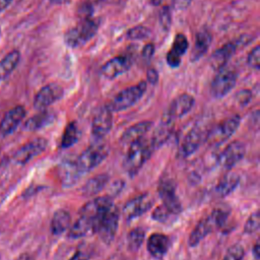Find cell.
I'll return each instance as SVG.
<instances>
[{
  "label": "cell",
  "mask_w": 260,
  "mask_h": 260,
  "mask_svg": "<svg viewBox=\"0 0 260 260\" xmlns=\"http://www.w3.org/2000/svg\"><path fill=\"white\" fill-rule=\"evenodd\" d=\"M172 213L165 207V205H159L157 206L153 211H152V214H151V217L152 219H154L155 221H158V222H166L169 218H170V215Z\"/></svg>",
  "instance_id": "8d00e7d4"
},
{
  "label": "cell",
  "mask_w": 260,
  "mask_h": 260,
  "mask_svg": "<svg viewBox=\"0 0 260 260\" xmlns=\"http://www.w3.org/2000/svg\"><path fill=\"white\" fill-rule=\"evenodd\" d=\"M100 1H103V0H88V2H90V3H93V2H100Z\"/></svg>",
  "instance_id": "f907efd6"
},
{
  "label": "cell",
  "mask_w": 260,
  "mask_h": 260,
  "mask_svg": "<svg viewBox=\"0 0 260 260\" xmlns=\"http://www.w3.org/2000/svg\"><path fill=\"white\" fill-rule=\"evenodd\" d=\"M149 35H150L149 28L144 25L133 26L127 31V38L130 40H143V39H146Z\"/></svg>",
  "instance_id": "e575fe53"
},
{
  "label": "cell",
  "mask_w": 260,
  "mask_h": 260,
  "mask_svg": "<svg viewBox=\"0 0 260 260\" xmlns=\"http://www.w3.org/2000/svg\"><path fill=\"white\" fill-rule=\"evenodd\" d=\"M153 147L151 146L150 140L142 137L131 144H129V149L125 156L123 166L125 171L129 176H135L143 165L150 157Z\"/></svg>",
  "instance_id": "6da1fadb"
},
{
  "label": "cell",
  "mask_w": 260,
  "mask_h": 260,
  "mask_svg": "<svg viewBox=\"0 0 260 260\" xmlns=\"http://www.w3.org/2000/svg\"><path fill=\"white\" fill-rule=\"evenodd\" d=\"M94 218L85 213H79L78 218L69 228L68 237L70 239L83 238L89 234H94Z\"/></svg>",
  "instance_id": "ffe728a7"
},
{
  "label": "cell",
  "mask_w": 260,
  "mask_h": 260,
  "mask_svg": "<svg viewBox=\"0 0 260 260\" xmlns=\"http://www.w3.org/2000/svg\"><path fill=\"white\" fill-rule=\"evenodd\" d=\"M152 127L151 121H141L127 128L121 136V142L123 144H131L132 142L144 137V135Z\"/></svg>",
  "instance_id": "484cf974"
},
{
  "label": "cell",
  "mask_w": 260,
  "mask_h": 260,
  "mask_svg": "<svg viewBox=\"0 0 260 260\" xmlns=\"http://www.w3.org/2000/svg\"><path fill=\"white\" fill-rule=\"evenodd\" d=\"M245 251L242 245L235 244L232 245L225 252L222 260H243Z\"/></svg>",
  "instance_id": "836d02e7"
},
{
  "label": "cell",
  "mask_w": 260,
  "mask_h": 260,
  "mask_svg": "<svg viewBox=\"0 0 260 260\" xmlns=\"http://www.w3.org/2000/svg\"><path fill=\"white\" fill-rule=\"evenodd\" d=\"M50 1L54 4H64V3H68L70 0H50Z\"/></svg>",
  "instance_id": "c3c4849f"
},
{
  "label": "cell",
  "mask_w": 260,
  "mask_h": 260,
  "mask_svg": "<svg viewBox=\"0 0 260 260\" xmlns=\"http://www.w3.org/2000/svg\"><path fill=\"white\" fill-rule=\"evenodd\" d=\"M158 80V73L154 68L147 70V81L151 84H155Z\"/></svg>",
  "instance_id": "ee69618b"
},
{
  "label": "cell",
  "mask_w": 260,
  "mask_h": 260,
  "mask_svg": "<svg viewBox=\"0 0 260 260\" xmlns=\"http://www.w3.org/2000/svg\"><path fill=\"white\" fill-rule=\"evenodd\" d=\"M71 225V215L65 209H58L54 212L51 220V233L53 235L64 234Z\"/></svg>",
  "instance_id": "f1b7e54d"
},
{
  "label": "cell",
  "mask_w": 260,
  "mask_h": 260,
  "mask_svg": "<svg viewBox=\"0 0 260 260\" xmlns=\"http://www.w3.org/2000/svg\"><path fill=\"white\" fill-rule=\"evenodd\" d=\"M260 47L257 45L256 47H254L252 49V51L249 53L248 58H247V63L250 67H252L253 69L258 70L260 67Z\"/></svg>",
  "instance_id": "74e56055"
},
{
  "label": "cell",
  "mask_w": 260,
  "mask_h": 260,
  "mask_svg": "<svg viewBox=\"0 0 260 260\" xmlns=\"http://www.w3.org/2000/svg\"><path fill=\"white\" fill-rule=\"evenodd\" d=\"M191 2L192 0H173V7L177 10H183L186 9Z\"/></svg>",
  "instance_id": "7bdbcfd3"
},
{
  "label": "cell",
  "mask_w": 260,
  "mask_h": 260,
  "mask_svg": "<svg viewBox=\"0 0 260 260\" xmlns=\"http://www.w3.org/2000/svg\"><path fill=\"white\" fill-rule=\"evenodd\" d=\"M55 113L47 109L41 110L38 114L28 118L24 124L23 129L26 131H37L48 125H50L55 120Z\"/></svg>",
  "instance_id": "d4e9b609"
},
{
  "label": "cell",
  "mask_w": 260,
  "mask_h": 260,
  "mask_svg": "<svg viewBox=\"0 0 260 260\" xmlns=\"http://www.w3.org/2000/svg\"><path fill=\"white\" fill-rule=\"evenodd\" d=\"M147 87V81H140L139 83L129 86L119 93H117L106 106L112 113L124 111L135 105L144 94Z\"/></svg>",
  "instance_id": "277c9868"
},
{
  "label": "cell",
  "mask_w": 260,
  "mask_h": 260,
  "mask_svg": "<svg viewBox=\"0 0 260 260\" xmlns=\"http://www.w3.org/2000/svg\"><path fill=\"white\" fill-rule=\"evenodd\" d=\"M26 111L22 106H15L5 113L0 121V133L7 136L13 133L24 119Z\"/></svg>",
  "instance_id": "e0dca14e"
},
{
  "label": "cell",
  "mask_w": 260,
  "mask_h": 260,
  "mask_svg": "<svg viewBox=\"0 0 260 260\" xmlns=\"http://www.w3.org/2000/svg\"><path fill=\"white\" fill-rule=\"evenodd\" d=\"M132 65V56L131 55H121L114 57L107 61L101 69L103 76L108 79H114L119 75L125 73L129 70Z\"/></svg>",
  "instance_id": "2e32d148"
},
{
  "label": "cell",
  "mask_w": 260,
  "mask_h": 260,
  "mask_svg": "<svg viewBox=\"0 0 260 260\" xmlns=\"http://www.w3.org/2000/svg\"><path fill=\"white\" fill-rule=\"evenodd\" d=\"M240 124L241 117L239 115L226 118L207 131L205 141L212 145L221 144L224 141H226L238 130Z\"/></svg>",
  "instance_id": "8992f818"
},
{
  "label": "cell",
  "mask_w": 260,
  "mask_h": 260,
  "mask_svg": "<svg viewBox=\"0 0 260 260\" xmlns=\"http://www.w3.org/2000/svg\"><path fill=\"white\" fill-rule=\"evenodd\" d=\"M112 126V112L107 107H104L93 117L91 124V133L96 139H102L111 131Z\"/></svg>",
  "instance_id": "ac0fdd59"
},
{
  "label": "cell",
  "mask_w": 260,
  "mask_h": 260,
  "mask_svg": "<svg viewBox=\"0 0 260 260\" xmlns=\"http://www.w3.org/2000/svg\"><path fill=\"white\" fill-rule=\"evenodd\" d=\"M59 176L64 187H71L78 182L82 174L77 169L75 160L65 159L59 166Z\"/></svg>",
  "instance_id": "cb8c5ba5"
},
{
  "label": "cell",
  "mask_w": 260,
  "mask_h": 260,
  "mask_svg": "<svg viewBox=\"0 0 260 260\" xmlns=\"http://www.w3.org/2000/svg\"><path fill=\"white\" fill-rule=\"evenodd\" d=\"M91 250L86 246H79L73 256L69 260H89L91 258Z\"/></svg>",
  "instance_id": "ab89813d"
},
{
  "label": "cell",
  "mask_w": 260,
  "mask_h": 260,
  "mask_svg": "<svg viewBox=\"0 0 260 260\" xmlns=\"http://www.w3.org/2000/svg\"><path fill=\"white\" fill-rule=\"evenodd\" d=\"M189 47V43L185 35L177 34L171 50L167 54V63L172 68H177L180 66L182 61V56L186 53Z\"/></svg>",
  "instance_id": "44dd1931"
},
{
  "label": "cell",
  "mask_w": 260,
  "mask_h": 260,
  "mask_svg": "<svg viewBox=\"0 0 260 260\" xmlns=\"http://www.w3.org/2000/svg\"><path fill=\"white\" fill-rule=\"evenodd\" d=\"M207 131L200 126L193 127L188 131L186 136L184 137L178 151V155L180 157H187L192 155L206 140Z\"/></svg>",
  "instance_id": "7c38bea8"
},
{
  "label": "cell",
  "mask_w": 260,
  "mask_h": 260,
  "mask_svg": "<svg viewBox=\"0 0 260 260\" xmlns=\"http://www.w3.org/2000/svg\"><path fill=\"white\" fill-rule=\"evenodd\" d=\"M258 229H259V212L255 211L247 219L245 226H244V233L253 234V233L257 232Z\"/></svg>",
  "instance_id": "d590c367"
},
{
  "label": "cell",
  "mask_w": 260,
  "mask_h": 260,
  "mask_svg": "<svg viewBox=\"0 0 260 260\" xmlns=\"http://www.w3.org/2000/svg\"><path fill=\"white\" fill-rule=\"evenodd\" d=\"M0 31H1V30H0Z\"/></svg>",
  "instance_id": "816d5d0a"
},
{
  "label": "cell",
  "mask_w": 260,
  "mask_h": 260,
  "mask_svg": "<svg viewBox=\"0 0 260 260\" xmlns=\"http://www.w3.org/2000/svg\"><path fill=\"white\" fill-rule=\"evenodd\" d=\"M195 104L194 98L189 93H182L175 98L170 104L166 115L173 120L182 118L189 113Z\"/></svg>",
  "instance_id": "d6986e66"
},
{
  "label": "cell",
  "mask_w": 260,
  "mask_h": 260,
  "mask_svg": "<svg viewBox=\"0 0 260 260\" xmlns=\"http://www.w3.org/2000/svg\"><path fill=\"white\" fill-rule=\"evenodd\" d=\"M174 121L175 120L171 119L166 114L164 115L150 139V143L153 149L160 147L169 140L174 131Z\"/></svg>",
  "instance_id": "7402d4cb"
},
{
  "label": "cell",
  "mask_w": 260,
  "mask_h": 260,
  "mask_svg": "<svg viewBox=\"0 0 260 260\" xmlns=\"http://www.w3.org/2000/svg\"><path fill=\"white\" fill-rule=\"evenodd\" d=\"M109 180L110 177L108 174H100L88 179L82 187V194L86 197L96 195L106 187Z\"/></svg>",
  "instance_id": "f546056e"
},
{
  "label": "cell",
  "mask_w": 260,
  "mask_h": 260,
  "mask_svg": "<svg viewBox=\"0 0 260 260\" xmlns=\"http://www.w3.org/2000/svg\"><path fill=\"white\" fill-rule=\"evenodd\" d=\"M13 0H0V11L5 10L11 3Z\"/></svg>",
  "instance_id": "f6af8a7d"
},
{
  "label": "cell",
  "mask_w": 260,
  "mask_h": 260,
  "mask_svg": "<svg viewBox=\"0 0 260 260\" xmlns=\"http://www.w3.org/2000/svg\"><path fill=\"white\" fill-rule=\"evenodd\" d=\"M245 152V145L241 141L235 140L230 142L221 150V152L217 156V161L222 168L232 169L244 157Z\"/></svg>",
  "instance_id": "9a60e30c"
},
{
  "label": "cell",
  "mask_w": 260,
  "mask_h": 260,
  "mask_svg": "<svg viewBox=\"0 0 260 260\" xmlns=\"http://www.w3.org/2000/svg\"><path fill=\"white\" fill-rule=\"evenodd\" d=\"M109 149L104 143H94L88 146L79 156L75 159V164L79 172L83 175L90 172L100 164H102L108 156Z\"/></svg>",
  "instance_id": "5b68a950"
},
{
  "label": "cell",
  "mask_w": 260,
  "mask_h": 260,
  "mask_svg": "<svg viewBox=\"0 0 260 260\" xmlns=\"http://www.w3.org/2000/svg\"><path fill=\"white\" fill-rule=\"evenodd\" d=\"M219 223L220 222L217 217V214L213 209L209 215L201 218L196 224V226L193 229L189 236V246L195 247L196 245H198L206 236H208L214 230L219 229Z\"/></svg>",
  "instance_id": "30bf717a"
},
{
  "label": "cell",
  "mask_w": 260,
  "mask_h": 260,
  "mask_svg": "<svg viewBox=\"0 0 260 260\" xmlns=\"http://www.w3.org/2000/svg\"><path fill=\"white\" fill-rule=\"evenodd\" d=\"M171 246V241L168 236L154 233L149 236L147 240V250L149 254L156 259H161L166 256Z\"/></svg>",
  "instance_id": "603a6c76"
},
{
  "label": "cell",
  "mask_w": 260,
  "mask_h": 260,
  "mask_svg": "<svg viewBox=\"0 0 260 260\" xmlns=\"http://www.w3.org/2000/svg\"><path fill=\"white\" fill-rule=\"evenodd\" d=\"M16 260H35V258L28 253H22L16 258Z\"/></svg>",
  "instance_id": "bcb514c9"
},
{
  "label": "cell",
  "mask_w": 260,
  "mask_h": 260,
  "mask_svg": "<svg viewBox=\"0 0 260 260\" xmlns=\"http://www.w3.org/2000/svg\"><path fill=\"white\" fill-rule=\"evenodd\" d=\"M211 42L212 37L207 30L203 29L198 31L195 36V43L190 54V60L192 62L198 61L207 52Z\"/></svg>",
  "instance_id": "4316f807"
},
{
  "label": "cell",
  "mask_w": 260,
  "mask_h": 260,
  "mask_svg": "<svg viewBox=\"0 0 260 260\" xmlns=\"http://www.w3.org/2000/svg\"><path fill=\"white\" fill-rule=\"evenodd\" d=\"M153 53H154V45L152 43H149V44H146L143 49H142V52H141V55L143 57V59L145 60H149L151 59V57L153 56Z\"/></svg>",
  "instance_id": "b9f144b4"
},
{
  "label": "cell",
  "mask_w": 260,
  "mask_h": 260,
  "mask_svg": "<svg viewBox=\"0 0 260 260\" xmlns=\"http://www.w3.org/2000/svg\"><path fill=\"white\" fill-rule=\"evenodd\" d=\"M251 38L247 36H243L241 39L236 40L234 42L226 43L222 45L220 48L215 50L210 58V65L213 69L219 70L220 68L226 66V63L231 59V57L236 53L238 47L240 45H246L250 42Z\"/></svg>",
  "instance_id": "8fae6325"
},
{
  "label": "cell",
  "mask_w": 260,
  "mask_h": 260,
  "mask_svg": "<svg viewBox=\"0 0 260 260\" xmlns=\"http://www.w3.org/2000/svg\"><path fill=\"white\" fill-rule=\"evenodd\" d=\"M259 249H260V248H259V244L256 243L255 246H254V248H253V253H254V256H255L256 259H258L259 256H260V255H259Z\"/></svg>",
  "instance_id": "7dc6e473"
},
{
  "label": "cell",
  "mask_w": 260,
  "mask_h": 260,
  "mask_svg": "<svg viewBox=\"0 0 260 260\" xmlns=\"http://www.w3.org/2000/svg\"><path fill=\"white\" fill-rule=\"evenodd\" d=\"M100 23L91 17L81 19L80 23L68 29L64 35V43L70 48H78L88 42L98 31Z\"/></svg>",
  "instance_id": "7a4b0ae2"
},
{
  "label": "cell",
  "mask_w": 260,
  "mask_h": 260,
  "mask_svg": "<svg viewBox=\"0 0 260 260\" xmlns=\"http://www.w3.org/2000/svg\"><path fill=\"white\" fill-rule=\"evenodd\" d=\"M19 60L20 53L17 50L9 52L0 60V80L6 78L16 68Z\"/></svg>",
  "instance_id": "4dcf8cb0"
},
{
  "label": "cell",
  "mask_w": 260,
  "mask_h": 260,
  "mask_svg": "<svg viewBox=\"0 0 260 260\" xmlns=\"http://www.w3.org/2000/svg\"><path fill=\"white\" fill-rule=\"evenodd\" d=\"M161 2V0H151L152 5H158Z\"/></svg>",
  "instance_id": "681fc988"
},
{
  "label": "cell",
  "mask_w": 260,
  "mask_h": 260,
  "mask_svg": "<svg viewBox=\"0 0 260 260\" xmlns=\"http://www.w3.org/2000/svg\"><path fill=\"white\" fill-rule=\"evenodd\" d=\"M120 212L119 209L113 204L105 210L96 219L94 234H98L100 239L105 244H111L115 239L118 225H119Z\"/></svg>",
  "instance_id": "3957f363"
},
{
  "label": "cell",
  "mask_w": 260,
  "mask_h": 260,
  "mask_svg": "<svg viewBox=\"0 0 260 260\" xmlns=\"http://www.w3.org/2000/svg\"><path fill=\"white\" fill-rule=\"evenodd\" d=\"M239 183L240 176L235 172H228L219 179L215 187V192L219 197H225L237 188Z\"/></svg>",
  "instance_id": "83f0119b"
},
{
  "label": "cell",
  "mask_w": 260,
  "mask_h": 260,
  "mask_svg": "<svg viewBox=\"0 0 260 260\" xmlns=\"http://www.w3.org/2000/svg\"><path fill=\"white\" fill-rule=\"evenodd\" d=\"M48 140L44 137H37L21 145L12 155V159L17 165H25L34 157L40 155L46 150Z\"/></svg>",
  "instance_id": "ba28073f"
},
{
  "label": "cell",
  "mask_w": 260,
  "mask_h": 260,
  "mask_svg": "<svg viewBox=\"0 0 260 260\" xmlns=\"http://www.w3.org/2000/svg\"><path fill=\"white\" fill-rule=\"evenodd\" d=\"M64 94L63 87L58 83H49L43 86L34 99L35 109L41 111L50 107L55 102L59 101Z\"/></svg>",
  "instance_id": "4fadbf2b"
},
{
  "label": "cell",
  "mask_w": 260,
  "mask_h": 260,
  "mask_svg": "<svg viewBox=\"0 0 260 260\" xmlns=\"http://www.w3.org/2000/svg\"><path fill=\"white\" fill-rule=\"evenodd\" d=\"M79 139V130L76 122L72 121L67 124L64 129L62 139H61V147L68 148L74 145Z\"/></svg>",
  "instance_id": "1f68e13d"
},
{
  "label": "cell",
  "mask_w": 260,
  "mask_h": 260,
  "mask_svg": "<svg viewBox=\"0 0 260 260\" xmlns=\"http://www.w3.org/2000/svg\"><path fill=\"white\" fill-rule=\"evenodd\" d=\"M157 193L162 201V205L174 215L182 212V204L176 194V185L173 180L164 178L157 186Z\"/></svg>",
  "instance_id": "9c48e42d"
},
{
  "label": "cell",
  "mask_w": 260,
  "mask_h": 260,
  "mask_svg": "<svg viewBox=\"0 0 260 260\" xmlns=\"http://www.w3.org/2000/svg\"><path fill=\"white\" fill-rule=\"evenodd\" d=\"M238 74L234 69L226 66L217 70L216 75L210 84V92L216 99L226 95L236 85Z\"/></svg>",
  "instance_id": "52a82bcc"
},
{
  "label": "cell",
  "mask_w": 260,
  "mask_h": 260,
  "mask_svg": "<svg viewBox=\"0 0 260 260\" xmlns=\"http://www.w3.org/2000/svg\"><path fill=\"white\" fill-rule=\"evenodd\" d=\"M153 204V199L148 193L135 196L126 202L123 207V215L126 219L131 220L137 218L148 211Z\"/></svg>",
  "instance_id": "5bb4252c"
},
{
  "label": "cell",
  "mask_w": 260,
  "mask_h": 260,
  "mask_svg": "<svg viewBox=\"0 0 260 260\" xmlns=\"http://www.w3.org/2000/svg\"><path fill=\"white\" fill-rule=\"evenodd\" d=\"M159 23L165 30H168L172 23L171 9L169 6H164L159 11Z\"/></svg>",
  "instance_id": "f35d334b"
},
{
  "label": "cell",
  "mask_w": 260,
  "mask_h": 260,
  "mask_svg": "<svg viewBox=\"0 0 260 260\" xmlns=\"http://www.w3.org/2000/svg\"><path fill=\"white\" fill-rule=\"evenodd\" d=\"M145 239V231L142 228L132 229L127 235V246L130 251H137L143 244Z\"/></svg>",
  "instance_id": "d6a6232c"
},
{
  "label": "cell",
  "mask_w": 260,
  "mask_h": 260,
  "mask_svg": "<svg viewBox=\"0 0 260 260\" xmlns=\"http://www.w3.org/2000/svg\"><path fill=\"white\" fill-rule=\"evenodd\" d=\"M251 99H252V92L249 89H243L239 91L237 94L238 102L243 106L247 105L251 101Z\"/></svg>",
  "instance_id": "60d3db41"
}]
</instances>
